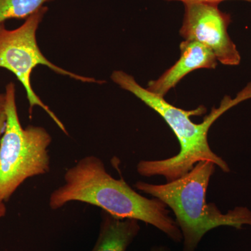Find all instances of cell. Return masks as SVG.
Returning <instances> with one entry per match:
<instances>
[{
  "instance_id": "1",
  "label": "cell",
  "mask_w": 251,
  "mask_h": 251,
  "mask_svg": "<svg viewBox=\"0 0 251 251\" xmlns=\"http://www.w3.org/2000/svg\"><path fill=\"white\" fill-rule=\"evenodd\" d=\"M112 80L123 90L128 91L157 112L169 126L176 135L180 145L177 154L171 158L155 161H140L136 169L141 176H163L167 182L174 181L191 171L196 163L210 161L225 173L230 168L221 157L211 150L208 142V132L214 122L224 112L241 103L251 99V83L237 94L235 99L225 97L219 108H213L201 124L191 120V116H200L205 113L203 105L192 110L176 108L167 102L164 97L151 93L137 82L134 77L122 71H115L111 75Z\"/></svg>"
},
{
  "instance_id": "2",
  "label": "cell",
  "mask_w": 251,
  "mask_h": 251,
  "mask_svg": "<svg viewBox=\"0 0 251 251\" xmlns=\"http://www.w3.org/2000/svg\"><path fill=\"white\" fill-rule=\"evenodd\" d=\"M64 181L50 196L52 210L71 202L87 203L117 219H136L151 225L175 242L182 240L181 230L164 203L156 198L141 196L123 178H114L98 157L81 158L66 171Z\"/></svg>"
},
{
  "instance_id": "3",
  "label": "cell",
  "mask_w": 251,
  "mask_h": 251,
  "mask_svg": "<svg viewBox=\"0 0 251 251\" xmlns=\"http://www.w3.org/2000/svg\"><path fill=\"white\" fill-rule=\"evenodd\" d=\"M216 165L210 161L198 162L184 176L164 184L135 183L138 191L160 200L175 216L184 239V251H195L203 236L220 226L242 229L251 226V211L236 206L226 214L214 203L206 202V192Z\"/></svg>"
},
{
  "instance_id": "4",
  "label": "cell",
  "mask_w": 251,
  "mask_h": 251,
  "mask_svg": "<svg viewBox=\"0 0 251 251\" xmlns=\"http://www.w3.org/2000/svg\"><path fill=\"white\" fill-rule=\"evenodd\" d=\"M6 126L0 140V202H6L29 178L47 174L50 170L49 154L52 137L44 127L20 122L16 87L9 82L5 90Z\"/></svg>"
},
{
  "instance_id": "5",
  "label": "cell",
  "mask_w": 251,
  "mask_h": 251,
  "mask_svg": "<svg viewBox=\"0 0 251 251\" xmlns=\"http://www.w3.org/2000/svg\"><path fill=\"white\" fill-rule=\"evenodd\" d=\"M48 11V6H44L26 18L22 25L15 29H7L4 23L0 24V68L12 72L24 87L29 101V113L31 114L34 107H41L59 128L68 135L62 122L33 90L31 85L33 70L39 65H44L56 74L85 83L102 84L105 82L65 70L51 62L41 52L36 41V31Z\"/></svg>"
},
{
  "instance_id": "6",
  "label": "cell",
  "mask_w": 251,
  "mask_h": 251,
  "mask_svg": "<svg viewBox=\"0 0 251 251\" xmlns=\"http://www.w3.org/2000/svg\"><path fill=\"white\" fill-rule=\"evenodd\" d=\"M217 3H184V14L180 35L185 41H197L215 54L226 66L240 64L241 55L227 31L230 15L219 9Z\"/></svg>"
},
{
  "instance_id": "7",
  "label": "cell",
  "mask_w": 251,
  "mask_h": 251,
  "mask_svg": "<svg viewBox=\"0 0 251 251\" xmlns=\"http://www.w3.org/2000/svg\"><path fill=\"white\" fill-rule=\"evenodd\" d=\"M181 56L173 67L157 80L149 82L148 90L164 97L188 74L200 69H215L217 59L209 48L197 41H184L180 44Z\"/></svg>"
},
{
  "instance_id": "8",
  "label": "cell",
  "mask_w": 251,
  "mask_h": 251,
  "mask_svg": "<svg viewBox=\"0 0 251 251\" xmlns=\"http://www.w3.org/2000/svg\"><path fill=\"white\" fill-rule=\"evenodd\" d=\"M140 229L136 219H120L103 211L100 232L92 251H126Z\"/></svg>"
},
{
  "instance_id": "9",
  "label": "cell",
  "mask_w": 251,
  "mask_h": 251,
  "mask_svg": "<svg viewBox=\"0 0 251 251\" xmlns=\"http://www.w3.org/2000/svg\"><path fill=\"white\" fill-rule=\"evenodd\" d=\"M54 0H0V24L12 18L26 19Z\"/></svg>"
},
{
  "instance_id": "10",
  "label": "cell",
  "mask_w": 251,
  "mask_h": 251,
  "mask_svg": "<svg viewBox=\"0 0 251 251\" xmlns=\"http://www.w3.org/2000/svg\"><path fill=\"white\" fill-rule=\"evenodd\" d=\"M165 1H181L183 4L184 3H189V2H212V3H217V4H220L221 1H226V0H165ZM239 1H247V2L251 3V0H239Z\"/></svg>"
},
{
  "instance_id": "11",
  "label": "cell",
  "mask_w": 251,
  "mask_h": 251,
  "mask_svg": "<svg viewBox=\"0 0 251 251\" xmlns=\"http://www.w3.org/2000/svg\"><path fill=\"white\" fill-rule=\"evenodd\" d=\"M6 116L5 112H0V140L4 133L6 126Z\"/></svg>"
},
{
  "instance_id": "12",
  "label": "cell",
  "mask_w": 251,
  "mask_h": 251,
  "mask_svg": "<svg viewBox=\"0 0 251 251\" xmlns=\"http://www.w3.org/2000/svg\"><path fill=\"white\" fill-rule=\"evenodd\" d=\"M5 102H6L5 94L0 93V112L4 111Z\"/></svg>"
},
{
  "instance_id": "13",
  "label": "cell",
  "mask_w": 251,
  "mask_h": 251,
  "mask_svg": "<svg viewBox=\"0 0 251 251\" xmlns=\"http://www.w3.org/2000/svg\"><path fill=\"white\" fill-rule=\"evenodd\" d=\"M6 208L5 206L4 202H0V220L6 215Z\"/></svg>"
},
{
  "instance_id": "14",
  "label": "cell",
  "mask_w": 251,
  "mask_h": 251,
  "mask_svg": "<svg viewBox=\"0 0 251 251\" xmlns=\"http://www.w3.org/2000/svg\"><path fill=\"white\" fill-rule=\"evenodd\" d=\"M153 251H167L166 249H163V248H158V249H155Z\"/></svg>"
}]
</instances>
